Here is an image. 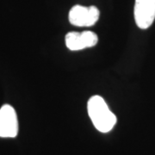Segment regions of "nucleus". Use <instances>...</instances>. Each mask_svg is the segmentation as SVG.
<instances>
[{
	"label": "nucleus",
	"instance_id": "f257e3e1",
	"mask_svg": "<svg viewBox=\"0 0 155 155\" xmlns=\"http://www.w3.org/2000/svg\"><path fill=\"white\" fill-rule=\"evenodd\" d=\"M87 110L91 122L99 132L108 133L113 129L117 122L116 116L102 97H91L87 104Z\"/></svg>",
	"mask_w": 155,
	"mask_h": 155
},
{
	"label": "nucleus",
	"instance_id": "f03ea898",
	"mask_svg": "<svg viewBox=\"0 0 155 155\" xmlns=\"http://www.w3.org/2000/svg\"><path fill=\"white\" fill-rule=\"evenodd\" d=\"M100 16L99 10L94 5H74L69 11V22L78 27H91L98 21Z\"/></svg>",
	"mask_w": 155,
	"mask_h": 155
},
{
	"label": "nucleus",
	"instance_id": "7ed1b4c3",
	"mask_svg": "<svg viewBox=\"0 0 155 155\" xmlns=\"http://www.w3.org/2000/svg\"><path fill=\"white\" fill-rule=\"evenodd\" d=\"M134 16L139 28H149L155 20V0H135Z\"/></svg>",
	"mask_w": 155,
	"mask_h": 155
},
{
	"label": "nucleus",
	"instance_id": "20e7f679",
	"mask_svg": "<svg viewBox=\"0 0 155 155\" xmlns=\"http://www.w3.org/2000/svg\"><path fill=\"white\" fill-rule=\"evenodd\" d=\"M18 133V121L16 110L9 104L0 109V137L13 138Z\"/></svg>",
	"mask_w": 155,
	"mask_h": 155
},
{
	"label": "nucleus",
	"instance_id": "39448f33",
	"mask_svg": "<svg viewBox=\"0 0 155 155\" xmlns=\"http://www.w3.org/2000/svg\"><path fill=\"white\" fill-rule=\"evenodd\" d=\"M66 46L71 51H79L89 48H92L98 42L97 34L92 31L83 32H69L66 35Z\"/></svg>",
	"mask_w": 155,
	"mask_h": 155
}]
</instances>
